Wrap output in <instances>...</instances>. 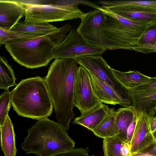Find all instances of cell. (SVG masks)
<instances>
[{"label":"cell","mask_w":156,"mask_h":156,"mask_svg":"<svg viewBox=\"0 0 156 156\" xmlns=\"http://www.w3.org/2000/svg\"><path fill=\"white\" fill-rule=\"evenodd\" d=\"M106 50L86 40L75 29H71L54 50L52 59L61 58H75L80 56L101 55Z\"/></svg>","instance_id":"cell-8"},{"label":"cell","mask_w":156,"mask_h":156,"mask_svg":"<svg viewBox=\"0 0 156 156\" xmlns=\"http://www.w3.org/2000/svg\"><path fill=\"white\" fill-rule=\"evenodd\" d=\"M136 119V115L129 125L127 130V142L130 144L135 127Z\"/></svg>","instance_id":"cell-31"},{"label":"cell","mask_w":156,"mask_h":156,"mask_svg":"<svg viewBox=\"0 0 156 156\" xmlns=\"http://www.w3.org/2000/svg\"></svg>","instance_id":"cell-39"},{"label":"cell","mask_w":156,"mask_h":156,"mask_svg":"<svg viewBox=\"0 0 156 156\" xmlns=\"http://www.w3.org/2000/svg\"><path fill=\"white\" fill-rule=\"evenodd\" d=\"M131 91L143 92L156 91V77H152L150 82L138 87Z\"/></svg>","instance_id":"cell-30"},{"label":"cell","mask_w":156,"mask_h":156,"mask_svg":"<svg viewBox=\"0 0 156 156\" xmlns=\"http://www.w3.org/2000/svg\"><path fill=\"white\" fill-rule=\"evenodd\" d=\"M78 64L111 87L119 96L126 107H133L129 91L115 78L112 69L101 55H87L75 58Z\"/></svg>","instance_id":"cell-7"},{"label":"cell","mask_w":156,"mask_h":156,"mask_svg":"<svg viewBox=\"0 0 156 156\" xmlns=\"http://www.w3.org/2000/svg\"><path fill=\"white\" fill-rule=\"evenodd\" d=\"M121 151L123 156H131L130 144L126 142L123 141L122 144Z\"/></svg>","instance_id":"cell-32"},{"label":"cell","mask_w":156,"mask_h":156,"mask_svg":"<svg viewBox=\"0 0 156 156\" xmlns=\"http://www.w3.org/2000/svg\"><path fill=\"white\" fill-rule=\"evenodd\" d=\"M116 114L115 109L111 108L108 115L93 131L94 134L103 139L118 136L119 132L115 122Z\"/></svg>","instance_id":"cell-20"},{"label":"cell","mask_w":156,"mask_h":156,"mask_svg":"<svg viewBox=\"0 0 156 156\" xmlns=\"http://www.w3.org/2000/svg\"><path fill=\"white\" fill-rule=\"evenodd\" d=\"M128 4L156 8V1H106L102 0L101 4L103 6H111Z\"/></svg>","instance_id":"cell-28"},{"label":"cell","mask_w":156,"mask_h":156,"mask_svg":"<svg viewBox=\"0 0 156 156\" xmlns=\"http://www.w3.org/2000/svg\"><path fill=\"white\" fill-rule=\"evenodd\" d=\"M0 129L2 151L5 156H15L17 152L15 135L12 122L8 115Z\"/></svg>","instance_id":"cell-18"},{"label":"cell","mask_w":156,"mask_h":156,"mask_svg":"<svg viewBox=\"0 0 156 156\" xmlns=\"http://www.w3.org/2000/svg\"><path fill=\"white\" fill-rule=\"evenodd\" d=\"M27 5L21 0H0V28L12 30L25 16Z\"/></svg>","instance_id":"cell-13"},{"label":"cell","mask_w":156,"mask_h":156,"mask_svg":"<svg viewBox=\"0 0 156 156\" xmlns=\"http://www.w3.org/2000/svg\"><path fill=\"white\" fill-rule=\"evenodd\" d=\"M106 16L98 8L95 9L86 13L76 30L89 42L101 47L106 50H132L130 46L108 37L104 33L102 25Z\"/></svg>","instance_id":"cell-5"},{"label":"cell","mask_w":156,"mask_h":156,"mask_svg":"<svg viewBox=\"0 0 156 156\" xmlns=\"http://www.w3.org/2000/svg\"><path fill=\"white\" fill-rule=\"evenodd\" d=\"M11 91L12 106L19 115L38 120L51 115L53 104L44 78L22 80Z\"/></svg>","instance_id":"cell-3"},{"label":"cell","mask_w":156,"mask_h":156,"mask_svg":"<svg viewBox=\"0 0 156 156\" xmlns=\"http://www.w3.org/2000/svg\"><path fill=\"white\" fill-rule=\"evenodd\" d=\"M150 127L152 133L156 130V117L153 116L151 117Z\"/></svg>","instance_id":"cell-34"},{"label":"cell","mask_w":156,"mask_h":156,"mask_svg":"<svg viewBox=\"0 0 156 156\" xmlns=\"http://www.w3.org/2000/svg\"><path fill=\"white\" fill-rule=\"evenodd\" d=\"M153 135L155 140H156V131L152 133Z\"/></svg>","instance_id":"cell-36"},{"label":"cell","mask_w":156,"mask_h":156,"mask_svg":"<svg viewBox=\"0 0 156 156\" xmlns=\"http://www.w3.org/2000/svg\"><path fill=\"white\" fill-rule=\"evenodd\" d=\"M102 28L104 33L108 37L130 46L132 50L137 45L144 31L124 25L115 19L107 15Z\"/></svg>","instance_id":"cell-10"},{"label":"cell","mask_w":156,"mask_h":156,"mask_svg":"<svg viewBox=\"0 0 156 156\" xmlns=\"http://www.w3.org/2000/svg\"><path fill=\"white\" fill-rule=\"evenodd\" d=\"M133 107L137 111L145 112L150 117L156 113V91L148 92L129 91Z\"/></svg>","instance_id":"cell-16"},{"label":"cell","mask_w":156,"mask_h":156,"mask_svg":"<svg viewBox=\"0 0 156 156\" xmlns=\"http://www.w3.org/2000/svg\"><path fill=\"white\" fill-rule=\"evenodd\" d=\"M27 132L21 146L27 154L52 156L74 148L75 143L66 130L48 118L38 120Z\"/></svg>","instance_id":"cell-4"},{"label":"cell","mask_w":156,"mask_h":156,"mask_svg":"<svg viewBox=\"0 0 156 156\" xmlns=\"http://www.w3.org/2000/svg\"><path fill=\"white\" fill-rule=\"evenodd\" d=\"M78 64L75 58L55 59L44 78L56 119L66 130L74 116V86Z\"/></svg>","instance_id":"cell-1"},{"label":"cell","mask_w":156,"mask_h":156,"mask_svg":"<svg viewBox=\"0 0 156 156\" xmlns=\"http://www.w3.org/2000/svg\"><path fill=\"white\" fill-rule=\"evenodd\" d=\"M91 156H94V155H91Z\"/></svg>","instance_id":"cell-38"},{"label":"cell","mask_w":156,"mask_h":156,"mask_svg":"<svg viewBox=\"0 0 156 156\" xmlns=\"http://www.w3.org/2000/svg\"><path fill=\"white\" fill-rule=\"evenodd\" d=\"M136 113L133 107L121 108L116 111L115 122L119 132L118 136L123 141L127 142V130Z\"/></svg>","instance_id":"cell-21"},{"label":"cell","mask_w":156,"mask_h":156,"mask_svg":"<svg viewBox=\"0 0 156 156\" xmlns=\"http://www.w3.org/2000/svg\"><path fill=\"white\" fill-rule=\"evenodd\" d=\"M133 50L144 54L156 52V20L148 26Z\"/></svg>","instance_id":"cell-19"},{"label":"cell","mask_w":156,"mask_h":156,"mask_svg":"<svg viewBox=\"0 0 156 156\" xmlns=\"http://www.w3.org/2000/svg\"><path fill=\"white\" fill-rule=\"evenodd\" d=\"M12 91L5 90L0 96V126L3 125L12 106Z\"/></svg>","instance_id":"cell-27"},{"label":"cell","mask_w":156,"mask_h":156,"mask_svg":"<svg viewBox=\"0 0 156 156\" xmlns=\"http://www.w3.org/2000/svg\"><path fill=\"white\" fill-rule=\"evenodd\" d=\"M114 76L129 91H132L141 85L150 82L152 77L145 75L137 70L122 72L112 69Z\"/></svg>","instance_id":"cell-17"},{"label":"cell","mask_w":156,"mask_h":156,"mask_svg":"<svg viewBox=\"0 0 156 156\" xmlns=\"http://www.w3.org/2000/svg\"><path fill=\"white\" fill-rule=\"evenodd\" d=\"M131 156H156L154 155L142 153H137L132 155Z\"/></svg>","instance_id":"cell-35"},{"label":"cell","mask_w":156,"mask_h":156,"mask_svg":"<svg viewBox=\"0 0 156 156\" xmlns=\"http://www.w3.org/2000/svg\"><path fill=\"white\" fill-rule=\"evenodd\" d=\"M138 153L150 154L156 156V140L147 147Z\"/></svg>","instance_id":"cell-33"},{"label":"cell","mask_w":156,"mask_h":156,"mask_svg":"<svg viewBox=\"0 0 156 156\" xmlns=\"http://www.w3.org/2000/svg\"><path fill=\"white\" fill-rule=\"evenodd\" d=\"M66 24L51 33L38 37L8 42L5 47L14 60L28 69L47 66L52 60L55 49L71 29Z\"/></svg>","instance_id":"cell-2"},{"label":"cell","mask_w":156,"mask_h":156,"mask_svg":"<svg viewBox=\"0 0 156 156\" xmlns=\"http://www.w3.org/2000/svg\"><path fill=\"white\" fill-rule=\"evenodd\" d=\"M100 103L94 94L88 72L78 67L74 82V106L82 114Z\"/></svg>","instance_id":"cell-9"},{"label":"cell","mask_w":156,"mask_h":156,"mask_svg":"<svg viewBox=\"0 0 156 156\" xmlns=\"http://www.w3.org/2000/svg\"><path fill=\"white\" fill-rule=\"evenodd\" d=\"M94 94L100 102L112 105H125L116 92L109 86L88 71Z\"/></svg>","instance_id":"cell-14"},{"label":"cell","mask_w":156,"mask_h":156,"mask_svg":"<svg viewBox=\"0 0 156 156\" xmlns=\"http://www.w3.org/2000/svg\"><path fill=\"white\" fill-rule=\"evenodd\" d=\"M155 111H156V108H155Z\"/></svg>","instance_id":"cell-37"},{"label":"cell","mask_w":156,"mask_h":156,"mask_svg":"<svg viewBox=\"0 0 156 156\" xmlns=\"http://www.w3.org/2000/svg\"><path fill=\"white\" fill-rule=\"evenodd\" d=\"M58 28L49 23L33 24L20 21L12 30L23 34L44 35L53 32Z\"/></svg>","instance_id":"cell-22"},{"label":"cell","mask_w":156,"mask_h":156,"mask_svg":"<svg viewBox=\"0 0 156 156\" xmlns=\"http://www.w3.org/2000/svg\"><path fill=\"white\" fill-rule=\"evenodd\" d=\"M89 152L88 147L85 148H76L52 156H89Z\"/></svg>","instance_id":"cell-29"},{"label":"cell","mask_w":156,"mask_h":156,"mask_svg":"<svg viewBox=\"0 0 156 156\" xmlns=\"http://www.w3.org/2000/svg\"><path fill=\"white\" fill-rule=\"evenodd\" d=\"M136 112V125L130 143L131 155L140 152L155 140L150 127L151 117L143 112Z\"/></svg>","instance_id":"cell-11"},{"label":"cell","mask_w":156,"mask_h":156,"mask_svg":"<svg viewBox=\"0 0 156 156\" xmlns=\"http://www.w3.org/2000/svg\"><path fill=\"white\" fill-rule=\"evenodd\" d=\"M41 35H42L21 33L0 28V44L1 45H5L8 42L11 41L34 38Z\"/></svg>","instance_id":"cell-26"},{"label":"cell","mask_w":156,"mask_h":156,"mask_svg":"<svg viewBox=\"0 0 156 156\" xmlns=\"http://www.w3.org/2000/svg\"><path fill=\"white\" fill-rule=\"evenodd\" d=\"M22 2L27 6L24 21L33 24L49 23L76 19L81 20L86 14L77 5L33 4Z\"/></svg>","instance_id":"cell-6"},{"label":"cell","mask_w":156,"mask_h":156,"mask_svg":"<svg viewBox=\"0 0 156 156\" xmlns=\"http://www.w3.org/2000/svg\"><path fill=\"white\" fill-rule=\"evenodd\" d=\"M126 18L143 22H152L156 20V8L132 4L111 6H102Z\"/></svg>","instance_id":"cell-12"},{"label":"cell","mask_w":156,"mask_h":156,"mask_svg":"<svg viewBox=\"0 0 156 156\" xmlns=\"http://www.w3.org/2000/svg\"><path fill=\"white\" fill-rule=\"evenodd\" d=\"M98 8L107 16L115 19L124 25L140 30L145 31L148 26L153 22H143L129 20L118 15L102 7H100Z\"/></svg>","instance_id":"cell-25"},{"label":"cell","mask_w":156,"mask_h":156,"mask_svg":"<svg viewBox=\"0 0 156 156\" xmlns=\"http://www.w3.org/2000/svg\"><path fill=\"white\" fill-rule=\"evenodd\" d=\"M0 88L5 90L14 85L16 79L12 66L4 57H0Z\"/></svg>","instance_id":"cell-23"},{"label":"cell","mask_w":156,"mask_h":156,"mask_svg":"<svg viewBox=\"0 0 156 156\" xmlns=\"http://www.w3.org/2000/svg\"><path fill=\"white\" fill-rule=\"evenodd\" d=\"M110 109L105 104L100 103L79 116L76 117L73 122L93 132L108 115Z\"/></svg>","instance_id":"cell-15"},{"label":"cell","mask_w":156,"mask_h":156,"mask_svg":"<svg viewBox=\"0 0 156 156\" xmlns=\"http://www.w3.org/2000/svg\"><path fill=\"white\" fill-rule=\"evenodd\" d=\"M123 141L118 136L104 139L103 149L104 156H123L121 151Z\"/></svg>","instance_id":"cell-24"}]
</instances>
